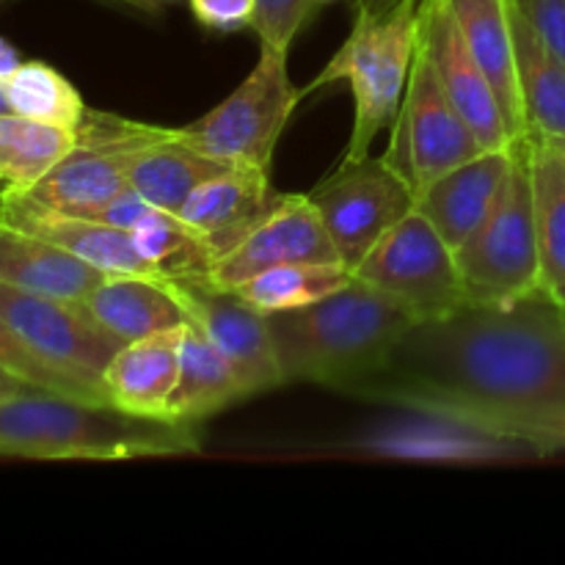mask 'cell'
<instances>
[{"mask_svg":"<svg viewBox=\"0 0 565 565\" xmlns=\"http://www.w3.org/2000/svg\"><path fill=\"white\" fill-rule=\"evenodd\" d=\"M342 392L472 434L502 419L565 412V309L541 290L417 320L379 367Z\"/></svg>","mask_w":565,"mask_h":565,"instance_id":"1","label":"cell"},{"mask_svg":"<svg viewBox=\"0 0 565 565\" xmlns=\"http://www.w3.org/2000/svg\"><path fill=\"white\" fill-rule=\"evenodd\" d=\"M196 425L138 417L110 403L33 390L0 403V456L33 461H130L199 452Z\"/></svg>","mask_w":565,"mask_h":565,"instance_id":"2","label":"cell"},{"mask_svg":"<svg viewBox=\"0 0 565 565\" xmlns=\"http://www.w3.org/2000/svg\"><path fill=\"white\" fill-rule=\"evenodd\" d=\"M414 323L412 312L356 276L320 301L268 315L285 384L309 381L337 392L379 367Z\"/></svg>","mask_w":565,"mask_h":565,"instance_id":"3","label":"cell"},{"mask_svg":"<svg viewBox=\"0 0 565 565\" xmlns=\"http://www.w3.org/2000/svg\"><path fill=\"white\" fill-rule=\"evenodd\" d=\"M423 0H401L381 17L359 14L345 44L323 66L315 83L303 86L307 97L329 83L345 81L353 92V130L340 163L364 160L375 138L395 125L406 97L408 75L419 47Z\"/></svg>","mask_w":565,"mask_h":565,"instance_id":"4","label":"cell"},{"mask_svg":"<svg viewBox=\"0 0 565 565\" xmlns=\"http://www.w3.org/2000/svg\"><path fill=\"white\" fill-rule=\"evenodd\" d=\"M456 259L469 303H508L546 290L527 136L513 143L505 185Z\"/></svg>","mask_w":565,"mask_h":565,"instance_id":"5","label":"cell"},{"mask_svg":"<svg viewBox=\"0 0 565 565\" xmlns=\"http://www.w3.org/2000/svg\"><path fill=\"white\" fill-rule=\"evenodd\" d=\"M290 50L259 42V58L241 86L202 119L171 127V136L210 158L259 166L270 171L276 143L307 92L298 88L287 66Z\"/></svg>","mask_w":565,"mask_h":565,"instance_id":"6","label":"cell"},{"mask_svg":"<svg viewBox=\"0 0 565 565\" xmlns=\"http://www.w3.org/2000/svg\"><path fill=\"white\" fill-rule=\"evenodd\" d=\"M160 136V125L88 108L86 119L77 127L75 149L36 185L17 191L47 210L94 218L110 199L130 188L132 154Z\"/></svg>","mask_w":565,"mask_h":565,"instance_id":"7","label":"cell"},{"mask_svg":"<svg viewBox=\"0 0 565 565\" xmlns=\"http://www.w3.org/2000/svg\"><path fill=\"white\" fill-rule=\"evenodd\" d=\"M353 276L417 320L441 318L469 303L456 252L417 207L370 248Z\"/></svg>","mask_w":565,"mask_h":565,"instance_id":"8","label":"cell"},{"mask_svg":"<svg viewBox=\"0 0 565 565\" xmlns=\"http://www.w3.org/2000/svg\"><path fill=\"white\" fill-rule=\"evenodd\" d=\"M483 152L486 147L450 103L428 53L419 44L384 158L419 196L441 174Z\"/></svg>","mask_w":565,"mask_h":565,"instance_id":"9","label":"cell"},{"mask_svg":"<svg viewBox=\"0 0 565 565\" xmlns=\"http://www.w3.org/2000/svg\"><path fill=\"white\" fill-rule=\"evenodd\" d=\"M307 196L318 210L337 254L351 270L397 221L417 207V193L384 154H367L356 163H337V169Z\"/></svg>","mask_w":565,"mask_h":565,"instance_id":"10","label":"cell"},{"mask_svg":"<svg viewBox=\"0 0 565 565\" xmlns=\"http://www.w3.org/2000/svg\"><path fill=\"white\" fill-rule=\"evenodd\" d=\"M0 315L44 362L72 375L110 403L103 375L110 359L127 342L110 334L88 312L86 303L61 301V298L0 285Z\"/></svg>","mask_w":565,"mask_h":565,"instance_id":"11","label":"cell"},{"mask_svg":"<svg viewBox=\"0 0 565 565\" xmlns=\"http://www.w3.org/2000/svg\"><path fill=\"white\" fill-rule=\"evenodd\" d=\"M171 290L188 312V323L199 326L207 340L224 353L237 375L243 397L270 392L285 384L268 315L243 301L235 290H221L210 281H174Z\"/></svg>","mask_w":565,"mask_h":565,"instance_id":"12","label":"cell"},{"mask_svg":"<svg viewBox=\"0 0 565 565\" xmlns=\"http://www.w3.org/2000/svg\"><path fill=\"white\" fill-rule=\"evenodd\" d=\"M287 263H342L307 193H279L241 243L215 259L210 285L235 290L252 276Z\"/></svg>","mask_w":565,"mask_h":565,"instance_id":"13","label":"cell"},{"mask_svg":"<svg viewBox=\"0 0 565 565\" xmlns=\"http://www.w3.org/2000/svg\"><path fill=\"white\" fill-rule=\"evenodd\" d=\"M419 44L428 53L445 94L463 121L472 127L480 143L486 149L513 147L519 138L508 127L500 99L458 28L450 0H423Z\"/></svg>","mask_w":565,"mask_h":565,"instance_id":"14","label":"cell"},{"mask_svg":"<svg viewBox=\"0 0 565 565\" xmlns=\"http://www.w3.org/2000/svg\"><path fill=\"white\" fill-rule=\"evenodd\" d=\"M0 226H11V230L28 232V235L55 243V246L81 257L83 263L105 270V274L160 276L147 263V257L138 252L132 232L97 218L47 210L42 204L31 202L17 188L6 185V191L0 193Z\"/></svg>","mask_w":565,"mask_h":565,"instance_id":"15","label":"cell"},{"mask_svg":"<svg viewBox=\"0 0 565 565\" xmlns=\"http://www.w3.org/2000/svg\"><path fill=\"white\" fill-rule=\"evenodd\" d=\"M511 166L513 147L486 149L483 154L441 174L419 193L417 210L436 226L452 252L461 248L467 237L483 224L505 185Z\"/></svg>","mask_w":565,"mask_h":565,"instance_id":"16","label":"cell"},{"mask_svg":"<svg viewBox=\"0 0 565 565\" xmlns=\"http://www.w3.org/2000/svg\"><path fill=\"white\" fill-rule=\"evenodd\" d=\"M276 199L279 193L270 188L268 169L235 163L199 185L180 215L207 237L215 257H224L274 207Z\"/></svg>","mask_w":565,"mask_h":565,"instance_id":"17","label":"cell"},{"mask_svg":"<svg viewBox=\"0 0 565 565\" xmlns=\"http://www.w3.org/2000/svg\"><path fill=\"white\" fill-rule=\"evenodd\" d=\"M182 329L185 326L119 348L103 375L116 408L138 417H166L171 392L180 379Z\"/></svg>","mask_w":565,"mask_h":565,"instance_id":"18","label":"cell"},{"mask_svg":"<svg viewBox=\"0 0 565 565\" xmlns=\"http://www.w3.org/2000/svg\"><path fill=\"white\" fill-rule=\"evenodd\" d=\"M105 276L55 243L0 226V285L83 303Z\"/></svg>","mask_w":565,"mask_h":565,"instance_id":"19","label":"cell"},{"mask_svg":"<svg viewBox=\"0 0 565 565\" xmlns=\"http://www.w3.org/2000/svg\"><path fill=\"white\" fill-rule=\"evenodd\" d=\"M83 303L110 334L125 342L188 323L185 307L163 276L108 274Z\"/></svg>","mask_w":565,"mask_h":565,"instance_id":"20","label":"cell"},{"mask_svg":"<svg viewBox=\"0 0 565 565\" xmlns=\"http://www.w3.org/2000/svg\"><path fill=\"white\" fill-rule=\"evenodd\" d=\"M450 9L475 61L483 66L486 77L500 99L508 127L513 136L524 138L527 121H524L522 97H519L511 0H450Z\"/></svg>","mask_w":565,"mask_h":565,"instance_id":"21","label":"cell"},{"mask_svg":"<svg viewBox=\"0 0 565 565\" xmlns=\"http://www.w3.org/2000/svg\"><path fill=\"white\" fill-rule=\"evenodd\" d=\"M511 20L527 136L557 141L565 138V64L539 36L516 0H511Z\"/></svg>","mask_w":565,"mask_h":565,"instance_id":"22","label":"cell"},{"mask_svg":"<svg viewBox=\"0 0 565 565\" xmlns=\"http://www.w3.org/2000/svg\"><path fill=\"white\" fill-rule=\"evenodd\" d=\"M230 166L226 160L210 158L188 143L171 136V127H163L158 141L138 149L130 160V185L147 199L152 207L180 213L199 185L218 177Z\"/></svg>","mask_w":565,"mask_h":565,"instance_id":"23","label":"cell"},{"mask_svg":"<svg viewBox=\"0 0 565 565\" xmlns=\"http://www.w3.org/2000/svg\"><path fill=\"white\" fill-rule=\"evenodd\" d=\"M241 397L243 390L224 353L207 340V334L199 326L185 323V329H182L180 379H177L174 392H171L166 417L177 419V423L199 425L202 419L230 408Z\"/></svg>","mask_w":565,"mask_h":565,"instance_id":"24","label":"cell"},{"mask_svg":"<svg viewBox=\"0 0 565 565\" xmlns=\"http://www.w3.org/2000/svg\"><path fill=\"white\" fill-rule=\"evenodd\" d=\"M132 241L163 279L210 281L218 259L207 237L169 210H149L132 230Z\"/></svg>","mask_w":565,"mask_h":565,"instance_id":"25","label":"cell"},{"mask_svg":"<svg viewBox=\"0 0 565 565\" xmlns=\"http://www.w3.org/2000/svg\"><path fill=\"white\" fill-rule=\"evenodd\" d=\"M77 130L6 110L0 114V182L31 188L75 149Z\"/></svg>","mask_w":565,"mask_h":565,"instance_id":"26","label":"cell"},{"mask_svg":"<svg viewBox=\"0 0 565 565\" xmlns=\"http://www.w3.org/2000/svg\"><path fill=\"white\" fill-rule=\"evenodd\" d=\"M535 224L546 290L565 287V160L544 138L527 136Z\"/></svg>","mask_w":565,"mask_h":565,"instance_id":"27","label":"cell"},{"mask_svg":"<svg viewBox=\"0 0 565 565\" xmlns=\"http://www.w3.org/2000/svg\"><path fill=\"white\" fill-rule=\"evenodd\" d=\"M353 281L345 263H287L263 270L235 287L237 296L263 315L307 307Z\"/></svg>","mask_w":565,"mask_h":565,"instance_id":"28","label":"cell"},{"mask_svg":"<svg viewBox=\"0 0 565 565\" xmlns=\"http://www.w3.org/2000/svg\"><path fill=\"white\" fill-rule=\"evenodd\" d=\"M3 92L14 114L47 125L77 130L88 114V105L83 103L77 88L42 61H22L3 81Z\"/></svg>","mask_w":565,"mask_h":565,"instance_id":"29","label":"cell"},{"mask_svg":"<svg viewBox=\"0 0 565 565\" xmlns=\"http://www.w3.org/2000/svg\"><path fill=\"white\" fill-rule=\"evenodd\" d=\"M0 364L11 373H17L20 379H25L28 384L36 386L42 392H53V395H66V397H81V401H94V403H108L92 392L88 386H83L81 381H75L72 375L61 373L53 364L44 362L14 329H11L9 320L0 315ZM114 406V403H110Z\"/></svg>","mask_w":565,"mask_h":565,"instance_id":"30","label":"cell"},{"mask_svg":"<svg viewBox=\"0 0 565 565\" xmlns=\"http://www.w3.org/2000/svg\"><path fill=\"white\" fill-rule=\"evenodd\" d=\"M478 434L486 439L505 441V445L530 447V450L544 452V456L565 452V412L502 419V423L486 425Z\"/></svg>","mask_w":565,"mask_h":565,"instance_id":"31","label":"cell"},{"mask_svg":"<svg viewBox=\"0 0 565 565\" xmlns=\"http://www.w3.org/2000/svg\"><path fill=\"white\" fill-rule=\"evenodd\" d=\"M320 6L315 0H257L254 33L263 44L290 50L301 28L315 17Z\"/></svg>","mask_w":565,"mask_h":565,"instance_id":"32","label":"cell"},{"mask_svg":"<svg viewBox=\"0 0 565 565\" xmlns=\"http://www.w3.org/2000/svg\"><path fill=\"white\" fill-rule=\"evenodd\" d=\"M188 6L207 31L235 33L257 22V0H188Z\"/></svg>","mask_w":565,"mask_h":565,"instance_id":"33","label":"cell"},{"mask_svg":"<svg viewBox=\"0 0 565 565\" xmlns=\"http://www.w3.org/2000/svg\"><path fill=\"white\" fill-rule=\"evenodd\" d=\"M539 36L552 47V53L565 64V0H527L519 3Z\"/></svg>","mask_w":565,"mask_h":565,"instance_id":"34","label":"cell"},{"mask_svg":"<svg viewBox=\"0 0 565 565\" xmlns=\"http://www.w3.org/2000/svg\"><path fill=\"white\" fill-rule=\"evenodd\" d=\"M149 210H152V204H149L147 199L130 185L127 191H121L119 196L110 199V202L94 215V218L105 221V224L110 226H119V230L132 232L138 224H141V218L149 213Z\"/></svg>","mask_w":565,"mask_h":565,"instance_id":"35","label":"cell"},{"mask_svg":"<svg viewBox=\"0 0 565 565\" xmlns=\"http://www.w3.org/2000/svg\"><path fill=\"white\" fill-rule=\"evenodd\" d=\"M33 390H36V386H31L25 379H20V375L11 373V370H6L3 364H0V403L9 401V397L25 395V392Z\"/></svg>","mask_w":565,"mask_h":565,"instance_id":"36","label":"cell"},{"mask_svg":"<svg viewBox=\"0 0 565 565\" xmlns=\"http://www.w3.org/2000/svg\"><path fill=\"white\" fill-rule=\"evenodd\" d=\"M20 64H22V55L17 53L3 36H0V81H6V77H9Z\"/></svg>","mask_w":565,"mask_h":565,"instance_id":"37","label":"cell"},{"mask_svg":"<svg viewBox=\"0 0 565 565\" xmlns=\"http://www.w3.org/2000/svg\"><path fill=\"white\" fill-rule=\"evenodd\" d=\"M110 3H121V6H130V9L143 11V14H158L160 9L171 3H182V0H110Z\"/></svg>","mask_w":565,"mask_h":565,"instance_id":"38","label":"cell"},{"mask_svg":"<svg viewBox=\"0 0 565 565\" xmlns=\"http://www.w3.org/2000/svg\"><path fill=\"white\" fill-rule=\"evenodd\" d=\"M397 3H401V0H356V11L359 14L381 17V14H386L390 9H395Z\"/></svg>","mask_w":565,"mask_h":565,"instance_id":"39","label":"cell"},{"mask_svg":"<svg viewBox=\"0 0 565 565\" xmlns=\"http://www.w3.org/2000/svg\"><path fill=\"white\" fill-rule=\"evenodd\" d=\"M544 141H546V138H544ZM546 143H552V147H555V152L565 160V138H557V141H546Z\"/></svg>","mask_w":565,"mask_h":565,"instance_id":"40","label":"cell"},{"mask_svg":"<svg viewBox=\"0 0 565 565\" xmlns=\"http://www.w3.org/2000/svg\"><path fill=\"white\" fill-rule=\"evenodd\" d=\"M9 108V99H6V92H3V81H0V114H6Z\"/></svg>","mask_w":565,"mask_h":565,"instance_id":"41","label":"cell"},{"mask_svg":"<svg viewBox=\"0 0 565 565\" xmlns=\"http://www.w3.org/2000/svg\"><path fill=\"white\" fill-rule=\"evenodd\" d=\"M550 292L563 303V309H565V287H557V290H550Z\"/></svg>","mask_w":565,"mask_h":565,"instance_id":"42","label":"cell"},{"mask_svg":"<svg viewBox=\"0 0 565 565\" xmlns=\"http://www.w3.org/2000/svg\"><path fill=\"white\" fill-rule=\"evenodd\" d=\"M315 3H318V6H326V3H331V0H315Z\"/></svg>","mask_w":565,"mask_h":565,"instance_id":"43","label":"cell"},{"mask_svg":"<svg viewBox=\"0 0 565 565\" xmlns=\"http://www.w3.org/2000/svg\"><path fill=\"white\" fill-rule=\"evenodd\" d=\"M516 3H527V0H516Z\"/></svg>","mask_w":565,"mask_h":565,"instance_id":"44","label":"cell"},{"mask_svg":"<svg viewBox=\"0 0 565 565\" xmlns=\"http://www.w3.org/2000/svg\"><path fill=\"white\" fill-rule=\"evenodd\" d=\"M3 3H9V0H0V6H3Z\"/></svg>","mask_w":565,"mask_h":565,"instance_id":"45","label":"cell"}]
</instances>
